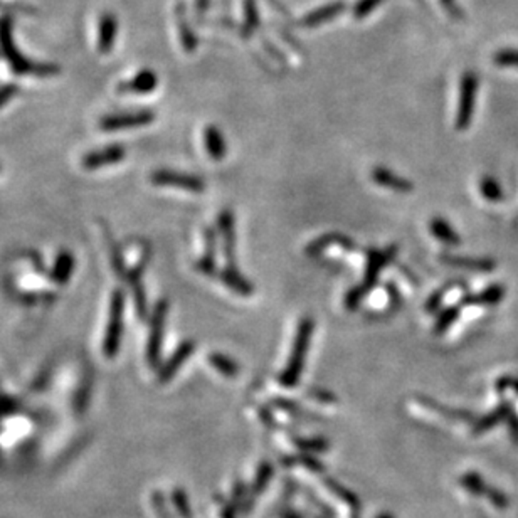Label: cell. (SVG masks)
<instances>
[{
    "mask_svg": "<svg viewBox=\"0 0 518 518\" xmlns=\"http://www.w3.org/2000/svg\"><path fill=\"white\" fill-rule=\"evenodd\" d=\"M446 291H447V288H442V290H437V291H436V293H432V295L430 296V300H427V301H426V306H424V310H426V312H427V313H430V315H432V313H436V312H437V310H440V308H441V305H442V300H445V295H446Z\"/></svg>",
    "mask_w": 518,
    "mask_h": 518,
    "instance_id": "28",
    "label": "cell"
},
{
    "mask_svg": "<svg viewBox=\"0 0 518 518\" xmlns=\"http://www.w3.org/2000/svg\"><path fill=\"white\" fill-rule=\"evenodd\" d=\"M442 6H445L446 9H450V11H454V6H453V0H441Z\"/></svg>",
    "mask_w": 518,
    "mask_h": 518,
    "instance_id": "31",
    "label": "cell"
},
{
    "mask_svg": "<svg viewBox=\"0 0 518 518\" xmlns=\"http://www.w3.org/2000/svg\"><path fill=\"white\" fill-rule=\"evenodd\" d=\"M74 270V258L68 253H61L56 265L53 268V278L58 283H66L71 278V273Z\"/></svg>",
    "mask_w": 518,
    "mask_h": 518,
    "instance_id": "22",
    "label": "cell"
},
{
    "mask_svg": "<svg viewBox=\"0 0 518 518\" xmlns=\"http://www.w3.org/2000/svg\"><path fill=\"white\" fill-rule=\"evenodd\" d=\"M505 286L502 285H492L483 291H479L478 295H469L464 296L461 300V305L463 306H493L498 305L500 301L505 298Z\"/></svg>",
    "mask_w": 518,
    "mask_h": 518,
    "instance_id": "14",
    "label": "cell"
},
{
    "mask_svg": "<svg viewBox=\"0 0 518 518\" xmlns=\"http://www.w3.org/2000/svg\"><path fill=\"white\" fill-rule=\"evenodd\" d=\"M510 385H513V387H515V390L518 392V380H510Z\"/></svg>",
    "mask_w": 518,
    "mask_h": 518,
    "instance_id": "32",
    "label": "cell"
},
{
    "mask_svg": "<svg viewBox=\"0 0 518 518\" xmlns=\"http://www.w3.org/2000/svg\"><path fill=\"white\" fill-rule=\"evenodd\" d=\"M479 191H482V195L484 199L489 202H500L503 199L502 186L489 176H484L482 178V182H479Z\"/></svg>",
    "mask_w": 518,
    "mask_h": 518,
    "instance_id": "25",
    "label": "cell"
},
{
    "mask_svg": "<svg viewBox=\"0 0 518 518\" xmlns=\"http://www.w3.org/2000/svg\"><path fill=\"white\" fill-rule=\"evenodd\" d=\"M125 158V148L120 145H110L101 150H94V152L84 155L83 157V167L86 171H96V168L106 167V165H113L121 162Z\"/></svg>",
    "mask_w": 518,
    "mask_h": 518,
    "instance_id": "9",
    "label": "cell"
},
{
    "mask_svg": "<svg viewBox=\"0 0 518 518\" xmlns=\"http://www.w3.org/2000/svg\"><path fill=\"white\" fill-rule=\"evenodd\" d=\"M372 178H374L377 186L390 188V191L399 192V194H409V192L414 188L411 181L397 176V173H394L392 171H389V168L385 167H375L374 171H372Z\"/></svg>",
    "mask_w": 518,
    "mask_h": 518,
    "instance_id": "11",
    "label": "cell"
},
{
    "mask_svg": "<svg viewBox=\"0 0 518 518\" xmlns=\"http://www.w3.org/2000/svg\"><path fill=\"white\" fill-rule=\"evenodd\" d=\"M441 261L445 265L463 268V270L471 271H493L497 268V263L489 258H466V256H453V254H441Z\"/></svg>",
    "mask_w": 518,
    "mask_h": 518,
    "instance_id": "13",
    "label": "cell"
},
{
    "mask_svg": "<svg viewBox=\"0 0 518 518\" xmlns=\"http://www.w3.org/2000/svg\"><path fill=\"white\" fill-rule=\"evenodd\" d=\"M431 234L435 235L436 239H440L441 243L447 244V246H458L461 243V238L458 235V233L453 229V225L450 223H446L442 218H435L431 220L430 224Z\"/></svg>",
    "mask_w": 518,
    "mask_h": 518,
    "instance_id": "20",
    "label": "cell"
},
{
    "mask_svg": "<svg viewBox=\"0 0 518 518\" xmlns=\"http://www.w3.org/2000/svg\"><path fill=\"white\" fill-rule=\"evenodd\" d=\"M478 83V74H474L473 71H466L461 78L458 115H456V128L458 130H466L471 123L474 103H477Z\"/></svg>",
    "mask_w": 518,
    "mask_h": 518,
    "instance_id": "4",
    "label": "cell"
},
{
    "mask_svg": "<svg viewBox=\"0 0 518 518\" xmlns=\"http://www.w3.org/2000/svg\"><path fill=\"white\" fill-rule=\"evenodd\" d=\"M207 4H209V0H197V9L202 12L207 7Z\"/></svg>",
    "mask_w": 518,
    "mask_h": 518,
    "instance_id": "30",
    "label": "cell"
},
{
    "mask_svg": "<svg viewBox=\"0 0 518 518\" xmlns=\"http://www.w3.org/2000/svg\"><path fill=\"white\" fill-rule=\"evenodd\" d=\"M98 49L101 53H110L111 47L115 46V37L118 31V24L115 16L111 14H105L100 21V27H98Z\"/></svg>",
    "mask_w": 518,
    "mask_h": 518,
    "instance_id": "16",
    "label": "cell"
},
{
    "mask_svg": "<svg viewBox=\"0 0 518 518\" xmlns=\"http://www.w3.org/2000/svg\"><path fill=\"white\" fill-rule=\"evenodd\" d=\"M345 11V4L343 2H335V4H328V6H323L317 9V11L310 12L308 16H306L303 19V26L305 27H315V26H320V24L327 22V21H332V19H335L338 14Z\"/></svg>",
    "mask_w": 518,
    "mask_h": 518,
    "instance_id": "18",
    "label": "cell"
},
{
    "mask_svg": "<svg viewBox=\"0 0 518 518\" xmlns=\"http://www.w3.org/2000/svg\"><path fill=\"white\" fill-rule=\"evenodd\" d=\"M194 350H195V342L186 340L183 343H181V347L177 348L176 353H173L171 359L165 362L162 369H160L158 372L160 382H168V380L176 375V372L186 364V360L194 353Z\"/></svg>",
    "mask_w": 518,
    "mask_h": 518,
    "instance_id": "10",
    "label": "cell"
},
{
    "mask_svg": "<svg viewBox=\"0 0 518 518\" xmlns=\"http://www.w3.org/2000/svg\"><path fill=\"white\" fill-rule=\"evenodd\" d=\"M494 64L505 66V68H518V51L517 49H502L494 54Z\"/></svg>",
    "mask_w": 518,
    "mask_h": 518,
    "instance_id": "26",
    "label": "cell"
},
{
    "mask_svg": "<svg viewBox=\"0 0 518 518\" xmlns=\"http://www.w3.org/2000/svg\"><path fill=\"white\" fill-rule=\"evenodd\" d=\"M155 120V115L150 111H136L126 113V115H111L101 120V130L116 131V130H130L138 126H147Z\"/></svg>",
    "mask_w": 518,
    "mask_h": 518,
    "instance_id": "7",
    "label": "cell"
},
{
    "mask_svg": "<svg viewBox=\"0 0 518 518\" xmlns=\"http://www.w3.org/2000/svg\"><path fill=\"white\" fill-rule=\"evenodd\" d=\"M215 233L212 229L205 230V254L199 259L197 268L207 276L218 275L215 273Z\"/></svg>",
    "mask_w": 518,
    "mask_h": 518,
    "instance_id": "19",
    "label": "cell"
},
{
    "mask_svg": "<svg viewBox=\"0 0 518 518\" xmlns=\"http://www.w3.org/2000/svg\"><path fill=\"white\" fill-rule=\"evenodd\" d=\"M155 88H157V76H155V73H152V71H148V69L141 71V73L136 74L131 81H128L123 86V89H126V91L140 93V94L153 91Z\"/></svg>",
    "mask_w": 518,
    "mask_h": 518,
    "instance_id": "21",
    "label": "cell"
},
{
    "mask_svg": "<svg viewBox=\"0 0 518 518\" xmlns=\"http://www.w3.org/2000/svg\"><path fill=\"white\" fill-rule=\"evenodd\" d=\"M315 323L312 318L301 320L298 325V332H296L293 350H291V357L286 364V369L283 370L280 375V382L285 387H295L298 384L301 374H303V367L306 360V353L310 348V338H312Z\"/></svg>",
    "mask_w": 518,
    "mask_h": 518,
    "instance_id": "2",
    "label": "cell"
},
{
    "mask_svg": "<svg viewBox=\"0 0 518 518\" xmlns=\"http://www.w3.org/2000/svg\"><path fill=\"white\" fill-rule=\"evenodd\" d=\"M382 2L384 0H360V2L355 6V9H353V16L357 19H364L365 16H369L370 12H374Z\"/></svg>",
    "mask_w": 518,
    "mask_h": 518,
    "instance_id": "27",
    "label": "cell"
},
{
    "mask_svg": "<svg viewBox=\"0 0 518 518\" xmlns=\"http://www.w3.org/2000/svg\"><path fill=\"white\" fill-rule=\"evenodd\" d=\"M123 295H121V291H115L111 296L110 318H108L105 342H103V352H105L108 359H113L118 353V348H120L121 332H123Z\"/></svg>",
    "mask_w": 518,
    "mask_h": 518,
    "instance_id": "3",
    "label": "cell"
},
{
    "mask_svg": "<svg viewBox=\"0 0 518 518\" xmlns=\"http://www.w3.org/2000/svg\"><path fill=\"white\" fill-rule=\"evenodd\" d=\"M168 313V303L165 300L158 301L157 306L153 310L152 317V328H150L148 335V345H147V359L148 364L155 367L158 364L160 359V347H162V337H163V327L165 320H167Z\"/></svg>",
    "mask_w": 518,
    "mask_h": 518,
    "instance_id": "5",
    "label": "cell"
},
{
    "mask_svg": "<svg viewBox=\"0 0 518 518\" xmlns=\"http://www.w3.org/2000/svg\"><path fill=\"white\" fill-rule=\"evenodd\" d=\"M16 91H17V89L14 86L0 88V108L6 105V103L11 101V98L14 96V94H16Z\"/></svg>",
    "mask_w": 518,
    "mask_h": 518,
    "instance_id": "29",
    "label": "cell"
},
{
    "mask_svg": "<svg viewBox=\"0 0 518 518\" xmlns=\"http://www.w3.org/2000/svg\"><path fill=\"white\" fill-rule=\"evenodd\" d=\"M218 278L224 283L225 286H228L229 290L235 291L238 295L249 296L254 293L253 283L246 280V278L239 273L238 268H224L223 271L218 273Z\"/></svg>",
    "mask_w": 518,
    "mask_h": 518,
    "instance_id": "15",
    "label": "cell"
},
{
    "mask_svg": "<svg viewBox=\"0 0 518 518\" xmlns=\"http://www.w3.org/2000/svg\"><path fill=\"white\" fill-rule=\"evenodd\" d=\"M333 246L345 249V251H353V249H355V244H353L350 238H347V235H343L340 233H328L320 235L318 239L310 243L308 248H306V254H308V256H315V254H322L323 251H327L328 248Z\"/></svg>",
    "mask_w": 518,
    "mask_h": 518,
    "instance_id": "12",
    "label": "cell"
},
{
    "mask_svg": "<svg viewBox=\"0 0 518 518\" xmlns=\"http://www.w3.org/2000/svg\"><path fill=\"white\" fill-rule=\"evenodd\" d=\"M395 256H397V246H394V244L387 249H384V251H380V249H369V251H367V268L364 280H362L359 286H353V288L345 295V306L348 310H355L357 306L362 303L365 295L375 286L380 271H382Z\"/></svg>",
    "mask_w": 518,
    "mask_h": 518,
    "instance_id": "1",
    "label": "cell"
},
{
    "mask_svg": "<svg viewBox=\"0 0 518 518\" xmlns=\"http://www.w3.org/2000/svg\"><path fill=\"white\" fill-rule=\"evenodd\" d=\"M458 317H459L458 306H450V308H445L440 313V317H437L432 332H435L436 335H442V333L447 332V330L451 328V325L458 320Z\"/></svg>",
    "mask_w": 518,
    "mask_h": 518,
    "instance_id": "24",
    "label": "cell"
},
{
    "mask_svg": "<svg viewBox=\"0 0 518 518\" xmlns=\"http://www.w3.org/2000/svg\"><path fill=\"white\" fill-rule=\"evenodd\" d=\"M219 230L220 238L224 243V254L228 259V268H238L235 266V220L234 214L230 210H223L219 214Z\"/></svg>",
    "mask_w": 518,
    "mask_h": 518,
    "instance_id": "8",
    "label": "cell"
},
{
    "mask_svg": "<svg viewBox=\"0 0 518 518\" xmlns=\"http://www.w3.org/2000/svg\"><path fill=\"white\" fill-rule=\"evenodd\" d=\"M204 143L207 148V153L210 155V158L214 160H223L225 157V152H228V147H225V140L223 131L215 126H207L204 130Z\"/></svg>",
    "mask_w": 518,
    "mask_h": 518,
    "instance_id": "17",
    "label": "cell"
},
{
    "mask_svg": "<svg viewBox=\"0 0 518 518\" xmlns=\"http://www.w3.org/2000/svg\"><path fill=\"white\" fill-rule=\"evenodd\" d=\"M209 362H210V365L214 367L215 370L220 372V374L225 375V377L238 375L239 365L235 364V362L233 359H229L228 355H224V353H219V352L210 353V355H209Z\"/></svg>",
    "mask_w": 518,
    "mask_h": 518,
    "instance_id": "23",
    "label": "cell"
},
{
    "mask_svg": "<svg viewBox=\"0 0 518 518\" xmlns=\"http://www.w3.org/2000/svg\"><path fill=\"white\" fill-rule=\"evenodd\" d=\"M152 183L162 187H178L183 191L200 194L205 188V183L200 177L191 176V173L176 172V171H157L152 173Z\"/></svg>",
    "mask_w": 518,
    "mask_h": 518,
    "instance_id": "6",
    "label": "cell"
}]
</instances>
